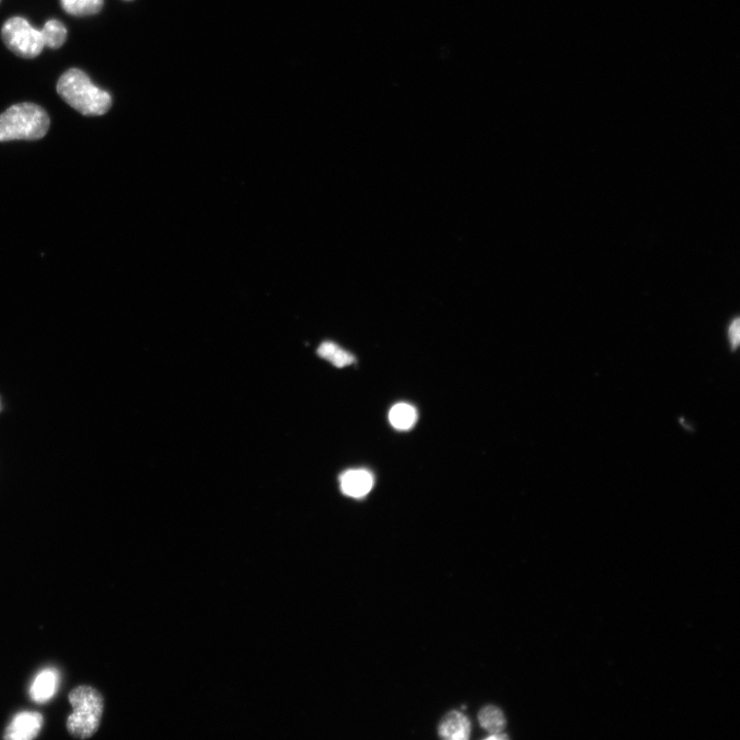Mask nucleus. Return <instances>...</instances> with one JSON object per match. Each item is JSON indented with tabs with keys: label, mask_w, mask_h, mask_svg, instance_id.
I'll list each match as a JSON object with an SVG mask.
<instances>
[{
	"label": "nucleus",
	"mask_w": 740,
	"mask_h": 740,
	"mask_svg": "<svg viewBox=\"0 0 740 740\" xmlns=\"http://www.w3.org/2000/svg\"><path fill=\"white\" fill-rule=\"evenodd\" d=\"M739 319H734L729 327L728 331V338L730 342V346L732 350H735L738 347L739 340H740V331H739Z\"/></svg>",
	"instance_id": "nucleus-14"
},
{
	"label": "nucleus",
	"mask_w": 740,
	"mask_h": 740,
	"mask_svg": "<svg viewBox=\"0 0 740 740\" xmlns=\"http://www.w3.org/2000/svg\"><path fill=\"white\" fill-rule=\"evenodd\" d=\"M60 682L59 672L54 668L41 671L30 686V697L36 703H46L57 693Z\"/></svg>",
	"instance_id": "nucleus-6"
},
{
	"label": "nucleus",
	"mask_w": 740,
	"mask_h": 740,
	"mask_svg": "<svg viewBox=\"0 0 740 740\" xmlns=\"http://www.w3.org/2000/svg\"><path fill=\"white\" fill-rule=\"evenodd\" d=\"M479 723L490 733H501L506 726L505 717L497 707H487L480 711Z\"/></svg>",
	"instance_id": "nucleus-13"
},
{
	"label": "nucleus",
	"mask_w": 740,
	"mask_h": 740,
	"mask_svg": "<svg viewBox=\"0 0 740 740\" xmlns=\"http://www.w3.org/2000/svg\"><path fill=\"white\" fill-rule=\"evenodd\" d=\"M57 92L68 105L87 117L102 116L113 104L109 93L96 87L87 74L78 68H71L62 74Z\"/></svg>",
	"instance_id": "nucleus-1"
},
{
	"label": "nucleus",
	"mask_w": 740,
	"mask_h": 740,
	"mask_svg": "<svg viewBox=\"0 0 740 740\" xmlns=\"http://www.w3.org/2000/svg\"><path fill=\"white\" fill-rule=\"evenodd\" d=\"M47 111L33 103L11 106L0 115V142L13 140H39L50 129Z\"/></svg>",
	"instance_id": "nucleus-2"
},
{
	"label": "nucleus",
	"mask_w": 740,
	"mask_h": 740,
	"mask_svg": "<svg viewBox=\"0 0 740 740\" xmlns=\"http://www.w3.org/2000/svg\"><path fill=\"white\" fill-rule=\"evenodd\" d=\"M2 36L8 49L22 58H35L46 47L42 31L21 17L9 19L3 26Z\"/></svg>",
	"instance_id": "nucleus-4"
},
{
	"label": "nucleus",
	"mask_w": 740,
	"mask_h": 740,
	"mask_svg": "<svg viewBox=\"0 0 740 740\" xmlns=\"http://www.w3.org/2000/svg\"><path fill=\"white\" fill-rule=\"evenodd\" d=\"M68 699L72 708L66 722L69 734L80 739L92 737L99 729L103 716V696L94 687L82 685L74 688Z\"/></svg>",
	"instance_id": "nucleus-3"
},
{
	"label": "nucleus",
	"mask_w": 740,
	"mask_h": 740,
	"mask_svg": "<svg viewBox=\"0 0 740 740\" xmlns=\"http://www.w3.org/2000/svg\"><path fill=\"white\" fill-rule=\"evenodd\" d=\"M506 738H508V736L505 734H501V733H493L490 737H488V739H492V740H495V739L502 740Z\"/></svg>",
	"instance_id": "nucleus-15"
},
{
	"label": "nucleus",
	"mask_w": 740,
	"mask_h": 740,
	"mask_svg": "<svg viewBox=\"0 0 740 740\" xmlns=\"http://www.w3.org/2000/svg\"><path fill=\"white\" fill-rule=\"evenodd\" d=\"M318 354L339 368L349 366L355 362V357L351 353L330 342L323 343L318 349Z\"/></svg>",
	"instance_id": "nucleus-11"
},
{
	"label": "nucleus",
	"mask_w": 740,
	"mask_h": 740,
	"mask_svg": "<svg viewBox=\"0 0 740 740\" xmlns=\"http://www.w3.org/2000/svg\"><path fill=\"white\" fill-rule=\"evenodd\" d=\"M389 420L395 429L410 430L418 420V413L413 405L398 403L392 407Z\"/></svg>",
	"instance_id": "nucleus-9"
},
{
	"label": "nucleus",
	"mask_w": 740,
	"mask_h": 740,
	"mask_svg": "<svg viewBox=\"0 0 740 740\" xmlns=\"http://www.w3.org/2000/svg\"><path fill=\"white\" fill-rule=\"evenodd\" d=\"M63 10L72 16H91L103 8V0H60Z\"/></svg>",
	"instance_id": "nucleus-10"
},
{
	"label": "nucleus",
	"mask_w": 740,
	"mask_h": 740,
	"mask_svg": "<svg viewBox=\"0 0 740 740\" xmlns=\"http://www.w3.org/2000/svg\"><path fill=\"white\" fill-rule=\"evenodd\" d=\"M45 46L51 49H59L67 39V29L58 20L48 21L42 30Z\"/></svg>",
	"instance_id": "nucleus-12"
},
{
	"label": "nucleus",
	"mask_w": 740,
	"mask_h": 740,
	"mask_svg": "<svg viewBox=\"0 0 740 740\" xmlns=\"http://www.w3.org/2000/svg\"><path fill=\"white\" fill-rule=\"evenodd\" d=\"M44 717L37 712H21L8 725L4 738L8 740H32L40 735Z\"/></svg>",
	"instance_id": "nucleus-5"
},
{
	"label": "nucleus",
	"mask_w": 740,
	"mask_h": 740,
	"mask_svg": "<svg viewBox=\"0 0 740 740\" xmlns=\"http://www.w3.org/2000/svg\"><path fill=\"white\" fill-rule=\"evenodd\" d=\"M341 489L349 497H365L374 487V477L367 470H349L341 476Z\"/></svg>",
	"instance_id": "nucleus-7"
},
{
	"label": "nucleus",
	"mask_w": 740,
	"mask_h": 740,
	"mask_svg": "<svg viewBox=\"0 0 740 740\" xmlns=\"http://www.w3.org/2000/svg\"><path fill=\"white\" fill-rule=\"evenodd\" d=\"M439 735L444 739L466 740L470 736L471 725L466 716L459 712H451L443 718L439 725Z\"/></svg>",
	"instance_id": "nucleus-8"
}]
</instances>
